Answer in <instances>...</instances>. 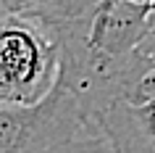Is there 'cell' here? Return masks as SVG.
<instances>
[{"label": "cell", "instance_id": "obj_7", "mask_svg": "<svg viewBox=\"0 0 155 153\" xmlns=\"http://www.w3.org/2000/svg\"><path fill=\"white\" fill-rule=\"evenodd\" d=\"M126 3H142V5H153L155 0H126Z\"/></svg>", "mask_w": 155, "mask_h": 153}, {"label": "cell", "instance_id": "obj_2", "mask_svg": "<svg viewBox=\"0 0 155 153\" xmlns=\"http://www.w3.org/2000/svg\"><path fill=\"white\" fill-rule=\"evenodd\" d=\"M84 129L82 106L61 77L37 106L0 103V153H48Z\"/></svg>", "mask_w": 155, "mask_h": 153}, {"label": "cell", "instance_id": "obj_8", "mask_svg": "<svg viewBox=\"0 0 155 153\" xmlns=\"http://www.w3.org/2000/svg\"><path fill=\"white\" fill-rule=\"evenodd\" d=\"M92 3H95V5H97V3H100V0H92Z\"/></svg>", "mask_w": 155, "mask_h": 153}, {"label": "cell", "instance_id": "obj_5", "mask_svg": "<svg viewBox=\"0 0 155 153\" xmlns=\"http://www.w3.org/2000/svg\"><path fill=\"white\" fill-rule=\"evenodd\" d=\"M48 153H118V151H116L103 135L84 129V132H79L76 137H71L68 143L58 145V148H53V151H48Z\"/></svg>", "mask_w": 155, "mask_h": 153}, {"label": "cell", "instance_id": "obj_6", "mask_svg": "<svg viewBox=\"0 0 155 153\" xmlns=\"http://www.w3.org/2000/svg\"><path fill=\"white\" fill-rule=\"evenodd\" d=\"M139 50H142V53H147V56H153V58H155V11H153V16H150V32H147L145 42L139 45Z\"/></svg>", "mask_w": 155, "mask_h": 153}, {"label": "cell", "instance_id": "obj_9", "mask_svg": "<svg viewBox=\"0 0 155 153\" xmlns=\"http://www.w3.org/2000/svg\"><path fill=\"white\" fill-rule=\"evenodd\" d=\"M153 11H155V3H153Z\"/></svg>", "mask_w": 155, "mask_h": 153}, {"label": "cell", "instance_id": "obj_4", "mask_svg": "<svg viewBox=\"0 0 155 153\" xmlns=\"http://www.w3.org/2000/svg\"><path fill=\"white\" fill-rule=\"evenodd\" d=\"M8 16L26 19L40 26H58L95 8L92 0H0Z\"/></svg>", "mask_w": 155, "mask_h": 153}, {"label": "cell", "instance_id": "obj_3", "mask_svg": "<svg viewBox=\"0 0 155 153\" xmlns=\"http://www.w3.org/2000/svg\"><path fill=\"white\" fill-rule=\"evenodd\" d=\"M90 127L118 153H155V103H110L90 119Z\"/></svg>", "mask_w": 155, "mask_h": 153}, {"label": "cell", "instance_id": "obj_1", "mask_svg": "<svg viewBox=\"0 0 155 153\" xmlns=\"http://www.w3.org/2000/svg\"><path fill=\"white\" fill-rule=\"evenodd\" d=\"M55 77L58 45L50 29L16 16L0 19V103H42Z\"/></svg>", "mask_w": 155, "mask_h": 153}]
</instances>
